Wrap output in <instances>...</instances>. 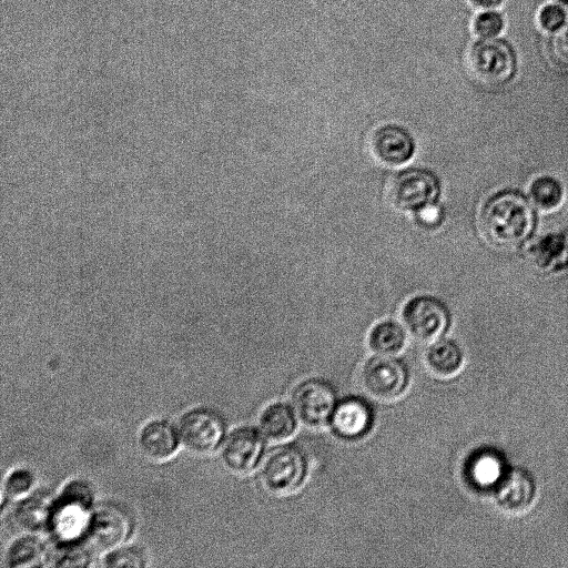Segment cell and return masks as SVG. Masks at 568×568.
Instances as JSON below:
<instances>
[{
    "mask_svg": "<svg viewBox=\"0 0 568 568\" xmlns=\"http://www.w3.org/2000/svg\"><path fill=\"white\" fill-rule=\"evenodd\" d=\"M480 224L489 242L500 247H514L530 235L535 215L520 194L504 192L486 203Z\"/></svg>",
    "mask_w": 568,
    "mask_h": 568,
    "instance_id": "1",
    "label": "cell"
},
{
    "mask_svg": "<svg viewBox=\"0 0 568 568\" xmlns=\"http://www.w3.org/2000/svg\"><path fill=\"white\" fill-rule=\"evenodd\" d=\"M307 474V462L295 446H278L264 457L260 467V483L271 495L284 497L296 491Z\"/></svg>",
    "mask_w": 568,
    "mask_h": 568,
    "instance_id": "2",
    "label": "cell"
},
{
    "mask_svg": "<svg viewBox=\"0 0 568 568\" xmlns=\"http://www.w3.org/2000/svg\"><path fill=\"white\" fill-rule=\"evenodd\" d=\"M439 193V180L432 171L408 169L399 172L392 180L388 197L397 210L417 212L433 205Z\"/></svg>",
    "mask_w": 568,
    "mask_h": 568,
    "instance_id": "3",
    "label": "cell"
},
{
    "mask_svg": "<svg viewBox=\"0 0 568 568\" xmlns=\"http://www.w3.org/2000/svg\"><path fill=\"white\" fill-rule=\"evenodd\" d=\"M409 373L406 365L395 356L377 355L369 358L361 372V385L372 398L392 402L406 390Z\"/></svg>",
    "mask_w": 568,
    "mask_h": 568,
    "instance_id": "4",
    "label": "cell"
},
{
    "mask_svg": "<svg viewBox=\"0 0 568 568\" xmlns=\"http://www.w3.org/2000/svg\"><path fill=\"white\" fill-rule=\"evenodd\" d=\"M468 67L479 83L498 87L514 74L515 55L504 41L493 38L484 39L471 48Z\"/></svg>",
    "mask_w": 568,
    "mask_h": 568,
    "instance_id": "5",
    "label": "cell"
},
{
    "mask_svg": "<svg viewBox=\"0 0 568 568\" xmlns=\"http://www.w3.org/2000/svg\"><path fill=\"white\" fill-rule=\"evenodd\" d=\"M337 403L334 387L320 378L302 382L292 394V408L298 422L307 427L329 423Z\"/></svg>",
    "mask_w": 568,
    "mask_h": 568,
    "instance_id": "6",
    "label": "cell"
},
{
    "mask_svg": "<svg viewBox=\"0 0 568 568\" xmlns=\"http://www.w3.org/2000/svg\"><path fill=\"white\" fill-rule=\"evenodd\" d=\"M402 317L408 334L422 343L438 339L449 325L447 307L429 295L409 300L403 308Z\"/></svg>",
    "mask_w": 568,
    "mask_h": 568,
    "instance_id": "7",
    "label": "cell"
},
{
    "mask_svg": "<svg viewBox=\"0 0 568 568\" xmlns=\"http://www.w3.org/2000/svg\"><path fill=\"white\" fill-rule=\"evenodd\" d=\"M224 435L219 415L207 409H194L185 414L179 425V437L186 449L205 455L217 448Z\"/></svg>",
    "mask_w": 568,
    "mask_h": 568,
    "instance_id": "8",
    "label": "cell"
},
{
    "mask_svg": "<svg viewBox=\"0 0 568 568\" xmlns=\"http://www.w3.org/2000/svg\"><path fill=\"white\" fill-rule=\"evenodd\" d=\"M264 438L260 430L242 427L234 430L222 448V460L234 474L243 475L253 470L262 458Z\"/></svg>",
    "mask_w": 568,
    "mask_h": 568,
    "instance_id": "9",
    "label": "cell"
},
{
    "mask_svg": "<svg viewBox=\"0 0 568 568\" xmlns=\"http://www.w3.org/2000/svg\"><path fill=\"white\" fill-rule=\"evenodd\" d=\"M91 496L81 484L65 489L58 507L53 510L50 523L55 535L61 539L72 538L84 528Z\"/></svg>",
    "mask_w": 568,
    "mask_h": 568,
    "instance_id": "10",
    "label": "cell"
},
{
    "mask_svg": "<svg viewBox=\"0 0 568 568\" xmlns=\"http://www.w3.org/2000/svg\"><path fill=\"white\" fill-rule=\"evenodd\" d=\"M496 500L499 507L510 515L528 511L536 497V481L524 468H513L504 474L496 488Z\"/></svg>",
    "mask_w": 568,
    "mask_h": 568,
    "instance_id": "11",
    "label": "cell"
},
{
    "mask_svg": "<svg viewBox=\"0 0 568 568\" xmlns=\"http://www.w3.org/2000/svg\"><path fill=\"white\" fill-rule=\"evenodd\" d=\"M371 149L382 164L400 166L414 155L415 142L406 129L388 124L374 131L371 138Z\"/></svg>",
    "mask_w": 568,
    "mask_h": 568,
    "instance_id": "12",
    "label": "cell"
},
{
    "mask_svg": "<svg viewBox=\"0 0 568 568\" xmlns=\"http://www.w3.org/2000/svg\"><path fill=\"white\" fill-rule=\"evenodd\" d=\"M329 424L338 437L357 439L371 429L373 412L365 400L348 397L337 403Z\"/></svg>",
    "mask_w": 568,
    "mask_h": 568,
    "instance_id": "13",
    "label": "cell"
},
{
    "mask_svg": "<svg viewBox=\"0 0 568 568\" xmlns=\"http://www.w3.org/2000/svg\"><path fill=\"white\" fill-rule=\"evenodd\" d=\"M138 445L142 455L153 462L170 458L178 446V435L165 420L148 423L138 436Z\"/></svg>",
    "mask_w": 568,
    "mask_h": 568,
    "instance_id": "14",
    "label": "cell"
},
{
    "mask_svg": "<svg viewBox=\"0 0 568 568\" xmlns=\"http://www.w3.org/2000/svg\"><path fill=\"white\" fill-rule=\"evenodd\" d=\"M297 417L292 407L284 403L268 405L262 412L258 430L264 439L280 444L288 440L296 430Z\"/></svg>",
    "mask_w": 568,
    "mask_h": 568,
    "instance_id": "15",
    "label": "cell"
},
{
    "mask_svg": "<svg viewBox=\"0 0 568 568\" xmlns=\"http://www.w3.org/2000/svg\"><path fill=\"white\" fill-rule=\"evenodd\" d=\"M426 368L438 378H450L464 364L460 347L449 339H436L429 343L424 356Z\"/></svg>",
    "mask_w": 568,
    "mask_h": 568,
    "instance_id": "16",
    "label": "cell"
},
{
    "mask_svg": "<svg viewBox=\"0 0 568 568\" xmlns=\"http://www.w3.org/2000/svg\"><path fill=\"white\" fill-rule=\"evenodd\" d=\"M89 532L93 545L110 548L125 537L126 523L121 514L103 510L91 520Z\"/></svg>",
    "mask_w": 568,
    "mask_h": 568,
    "instance_id": "17",
    "label": "cell"
},
{
    "mask_svg": "<svg viewBox=\"0 0 568 568\" xmlns=\"http://www.w3.org/2000/svg\"><path fill=\"white\" fill-rule=\"evenodd\" d=\"M367 343L376 355L395 356L405 347L406 333L396 322L383 321L371 329Z\"/></svg>",
    "mask_w": 568,
    "mask_h": 568,
    "instance_id": "18",
    "label": "cell"
},
{
    "mask_svg": "<svg viewBox=\"0 0 568 568\" xmlns=\"http://www.w3.org/2000/svg\"><path fill=\"white\" fill-rule=\"evenodd\" d=\"M501 470L503 465L499 457L489 452L475 455L468 466L469 478L479 487L493 486L496 488L505 474Z\"/></svg>",
    "mask_w": 568,
    "mask_h": 568,
    "instance_id": "19",
    "label": "cell"
},
{
    "mask_svg": "<svg viewBox=\"0 0 568 568\" xmlns=\"http://www.w3.org/2000/svg\"><path fill=\"white\" fill-rule=\"evenodd\" d=\"M42 497L26 499L16 513L18 525L28 531H36L50 523L51 509Z\"/></svg>",
    "mask_w": 568,
    "mask_h": 568,
    "instance_id": "20",
    "label": "cell"
},
{
    "mask_svg": "<svg viewBox=\"0 0 568 568\" xmlns=\"http://www.w3.org/2000/svg\"><path fill=\"white\" fill-rule=\"evenodd\" d=\"M531 199L537 207L544 211L557 209L562 200L560 184L549 176H541L534 181L530 189Z\"/></svg>",
    "mask_w": 568,
    "mask_h": 568,
    "instance_id": "21",
    "label": "cell"
},
{
    "mask_svg": "<svg viewBox=\"0 0 568 568\" xmlns=\"http://www.w3.org/2000/svg\"><path fill=\"white\" fill-rule=\"evenodd\" d=\"M44 557L41 542L34 538H22L16 542L9 554L10 567L40 566Z\"/></svg>",
    "mask_w": 568,
    "mask_h": 568,
    "instance_id": "22",
    "label": "cell"
},
{
    "mask_svg": "<svg viewBox=\"0 0 568 568\" xmlns=\"http://www.w3.org/2000/svg\"><path fill=\"white\" fill-rule=\"evenodd\" d=\"M548 54L551 61L564 69H568V24L555 30L549 38Z\"/></svg>",
    "mask_w": 568,
    "mask_h": 568,
    "instance_id": "23",
    "label": "cell"
},
{
    "mask_svg": "<svg viewBox=\"0 0 568 568\" xmlns=\"http://www.w3.org/2000/svg\"><path fill=\"white\" fill-rule=\"evenodd\" d=\"M32 486V474L26 469H18L8 477L4 490L9 499H17L27 495Z\"/></svg>",
    "mask_w": 568,
    "mask_h": 568,
    "instance_id": "24",
    "label": "cell"
},
{
    "mask_svg": "<svg viewBox=\"0 0 568 568\" xmlns=\"http://www.w3.org/2000/svg\"><path fill=\"white\" fill-rule=\"evenodd\" d=\"M504 27L503 19L494 12H486L478 16L474 23L476 33L483 39H491L497 36Z\"/></svg>",
    "mask_w": 568,
    "mask_h": 568,
    "instance_id": "25",
    "label": "cell"
},
{
    "mask_svg": "<svg viewBox=\"0 0 568 568\" xmlns=\"http://www.w3.org/2000/svg\"><path fill=\"white\" fill-rule=\"evenodd\" d=\"M565 21L564 10L556 4H548L540 10L539 22L546 30H556Z\"/></svg>",
    "mask_w": 568,
    "mask_h": 568,
    "instance_id": "26",
    "label": "cell"
},
{
    "mask_svg": "<svg viewBox=\"0 0 568 568\" xmlns=\"http://www.w3.org/2000/svg\"><path fill=\"white\" fill-rule=\"evenodd\" d=\"M108 566H141L143 561L141 559V554L139 551H134V549H124L121 551L113 552L108 558Z\"/></svg>",
    "mask_w": 568,
    "mask_h": 568,
    "instance_id": "27",
    "label": "cell"
},
{
    "mask_svg": "<svg viewBox=\"0 0 568 568\" xmlns=\"http://www.w3.org/2000/svg\"><path fill=\"white\" fill-rule=\"evenodd\" d=\"M473 4L483 9H491L501 3L503 0H470Z\"/></svg>",
    "mask_w": 568,
    "mask_h": 568,
    "instance_id": "28",
    "label": "cell"
},
{
    "mask_svg": "<svg viewBox=\"0 0 568 568\" xmlns=\"http://www.w3.org/2000/svg\"><path fill=\"white\" fill-rule=\"evenodd\" d=\"M562 1H565V2H567V3H568V0H562Z\"/></svg>",
    "mask_w": 568,
    "mask_h": 568,
    "instance_id": "29",
    "label": "cell"
}]
</instances>
